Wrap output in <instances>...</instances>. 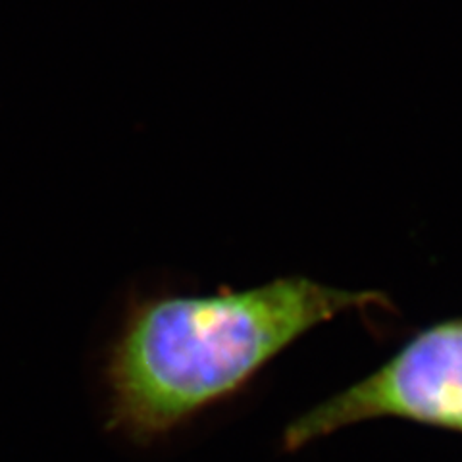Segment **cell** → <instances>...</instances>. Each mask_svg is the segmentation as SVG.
<instances>
[{"label":"cell","mask_w":462,"mask_h":462,"mask_svg":"<svg viewBox=\"0 0 462 462\" xmlns=\"http://www.w3.org/2000/svg\"><path fill=\"white\" fill-rule=\"evenodd\" d=\"M372 309L395 312L383 291L307 276L205 295H134L100 366L105 426L135 447L161 443L239 395L309 331Z\"/></svg>","instance_id":"cell-1"},{"label":"cell","mask_w":462,"mask_h":462,"mask_svg":"<svg viewBox=\"0 0 462 462\" xmlns=\"http://www.w3.org/2000/svg\"><path fill=\"white\" fill-rule=\"evenodd\" d=\"M380 418L462 436V316L416 331L366 378L297 416L285 426L282 447L293 453L334 431Z\"/></svg>","instance_id":"cell-2"}]
</instances>
